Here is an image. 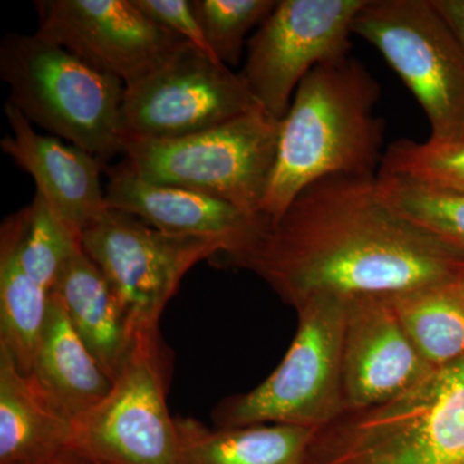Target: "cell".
<instances>
[{
  "instance_id": "1",
  "label": "cell",
  "mask_w": 464,
  "mask_h": 464,
  "mask_svg": "<svg viewBox=\"0 0 464 464\" xmlns=\"http://www.w3.org/2000/svg\"><path fill=\"white\" fill-rule=\"evenodd\" d=\"M252 271L295 310L333 295H392L464 274V261L384 203L377 176L314 182L246 249L225 259Z\"/></svg>"
},
{
  "instance_id": "2",
  "label": "cell",
  "mask_w": 464,
  "mask_h": 464,
  "mask_svg": "<svg viewBox=\"0 0 464 464\" xmlns=\"http://www.w3.org/2000/svg\"><path fill=\"white\" fill-rule=\"evenodd\" d=\"M381 88L356 58H333L311 70L280 121L276 160L261 217L274 222L304 188L335 174L377 176L383 121Z\"/></svg>"
},
{
  "instance_id": "3",
  "label": "cell",
  "mask_w": 464,
  "mask_h": 464,
  "mask_svg": "<svg viewBox=\"0 0 464 464\" xmlns=\"http://www.w3.org/2000/svg\"><path fill=\"white\" fill-rule=\"evenodd\" d=\"M0 78L7 102L33 125L103 163L123 154L125 85L38 34L7 33L0 43Z\"/></svg>"
},
{
  "instance_id": "4",
  "label": "cell",
  "mask_w": 464,
  "mask_h": 464,
  "mask_svg": "<svg viewBox=\"0 0 464 464\" xmlns=\"http://www.w3.org/2000/svg\"><path fill=\"white\" fill-rule=\"evenodd\" d=\"M279 134L280 121L257 109L179 139H125L123 163L149 181L209 195L262 218Z\"/></svg>"
},
{
  "instance_id": "5",
  "label": "cell",
  "mask_w": 464,
  "mask_h": 464,
  "mask_svg": "<svg viewBox=\"0 0 464 464\" xmlns=\"http://www.w3.org/2000/svg\"><path fill=\"white\" fill-rule=\"evenodd\" d=\"M297 313V333L279 366L217 408L221 429L276 423L317 430L343 413L346 298H313Z\"/></svg>"
},
{
  "instance_id": "6",
  "label": "cell",
  "mask_w": 464,
  "mask_h": 464,
  "mask_svg": "<svg viewBox=\"0 0 464 464\" xmlns=\"http://www.w3.org/2000/svg\"><path fill=\"white\" fill-rule=\"evenodd\" d=\"M353 33L371 43L411 91L432 141L464 139V52L432 0H366Z\"/></svg>"
},
{
  "instance_id": "7",
  "label": "cell",
  "mask_w": 464,
  "mask_h": 464,
  "mask_svg": "<svg viewBox=\"0 0 464 464\" xmlns=\"http://www.w3.org/2000/svg\"><path fill=\"white\" fill-rule=\"evenodd\" d=\"M82 246L114 290L134 338L159 332L161 314L188 270L227 253L219 241L164 234L110 208L84 228Z\"/></svg>"
},
{
  "instance_id": "8",
  "label": "cell",
  "mask_w": 464,
  "mask_h": 464,
  "mask_svg": "<svg viewBox=\"0 0 464 464\" xmlns=\"http://www.w3.org/2000/svg\"><path fill=\"white\" fill-rule=\"evenodd\" d=\"M163 357L159 332L136 335L109 395L78 423L79 451L88 462L181 464Z\"/></svg>"
},
{
  "instance_id": "9",
  "label": "cell",
  "mask_w": 464,
  "mask_h": 464,
  "mask_svg": "<svg viewBox=\"0 0 464 464\" xmlns=\"http://www.w3.org/2000/svg\"><path fill=\"white\" fill-rule=\"evenodd\" d=\"M261 109L240 74L188 44L125 85V139L169 140L203 132Z\"/></svg>"
},
{
  "instance_id": "10",
  "label": "cell",
  "mask_w": 464,
  "mask_h": 464,
  "mask_svg": "<svg viewBox=\"0 0 464 464\" xmlns=\"http://www.w3.org/2000/svg\"><path fill=\"white\" fill-rule=\"evenodd\" d=\"M366 0H277L246 43L241 78L259 108L282 121L304 76L350 54L353 23Z\"/></svg>"
},
{
  "instance_id": "11",
  "label": "cell",
  "mask_w": 464,
  "mask_h": 464,
  "mask_svg": "<svg viewBox=\"0 0 464 464\" xmlns=\"http://www.w3.org/2000/svg\"><path fill=\"white\" fill-rule=\"evenodd\" d=\"M38 34L92 69L130 85L190 44L134 0H39Z\"/></svg>"
},
{
  "instance_id": "12",
  "label": "cell",
  "mask_w": 464,
  "mask_h": 464,
  "mask_svg": "<svg viewBox=\"0 0 464 464\" xmlns=\"http://www.w3.org/2000/svg\"><path fill=\"white\" fill-rule=\"evenodd\" d=\"M431 371L406 334L391 295L346 299L344 411L383 404Z\"/></svg>"
},
{
  "instance_id": "13",
  "label": "cell",
  "mask_w": 464,
  "mask_h": 464,
  "mask_svg": "<svg viewBox=\"0 0 464 464\" xmlns=\"http://www.w3.org/2000/svg\"><path fill=\"white\" fill-rule=\"evenodd\" d=\"M106 206L141 219L146 225L176 237L219 241L234 257L246 248L264 219L200 192L149 181L121 163L108 169Z\"/></svg>"
},
{
  "instance_id": "14",
  "label": "cell",
  "mask_w": 464,
  "mask_h": 464,
  "mask_svg": "<svg viewBox=\"0 0 464 464\" xmlns=\"http://www.w3.org/2000/svg\"><path fill=\"white\" fill-rule=\"evenodd\" d=\"M5 114L11 133L0 141L2 151L33 177L36 192L82 237L84 228L108 209L101 181L106 163L72 143L36 132L9 102Z\"/></svg>"
},
{
  "instance_id": "15",
  "label": "cell",
  "mask_w": 464,
  "mask_h": 464,
  "mask_svg": "<svg viewBox=\"0 0 464 464\" xmlns=\"http://www.w3.org/2000/svg\"><path fill=\"white\" fill-rule=\"evenodd\" d=\"M81 457L74 418L0 346V464H63Z\"/></svg>"
},
{
  "instance_id": "16",
  "label": "cell",
  "mask_w": 464,
  "mask_h": 464,
  "mask_svg": "<svg viewBox=\"0 0 464 464\" xmlns=\"http://www.w3.org/2000/svg\"><path fill=\"white\" fill-rule=\"evenodd\" d=\"M51 295L114 382L132 350L134 335L108 279L83 248L70 259Z\"/></svg>"
},
{
  "instance_id": "17",
  "label": "cell",
  "mask_w": 464,
  "mask_h": 464,
  "mask_svg": "<svg viewBox=\"0 0 464 464\" xmlns=\"http://www.w3.org/2000/svg\"><path fill=\"white\" fill-rule=\"evenodd\" d=\"M32 374L76 423L106 399L114 383L52 295Z\"/></svg>"
},
{
  "instance_id": "18",
  "label": "cell",
  "mask_w": 464,
  "mask_h": 464,
  "mask_svg": "<svg viewBox=\"0 0 464 464\" xmlns=\"http://www.w3.org/2000/svg\"><path fill=\"white\" fill-rule=\"evenodd\" d=\"M24 224L25 208L8 216L0 227V346L20 371L32 374L51 293L27 274L21 261Z\"/></svg>"
},
{
  "instance_id": "19",
  "label": "cell",
  "mask_w": 464,
  "mask_h": 464,
  "mask_svg": "<svg viewBox=\"0 0 464 464\" xmlns=\"http://www.w3.org/2000/svg\"><path fill=\"white\" fill-rule=\"evenodd\" d=\"M181 464H304L315 430L290 424L208 429L176 418Z\"/></svg>"
},
{
  "instance_id": "20",
  "label": "cell",
  "mask_w": 464,
  "mask_h": 464,
  "mask_svg": "<svg viewBox=\"0 0 464 464\" xmlns=\"http://www.w3.org/2000/svg\"><path fill=\"white\" fill-rule=\"evenodd\" d=\"M406 334L431 369L464 356V274L391 295Z\"/></svg>"
},
{
  "instance_id": "21",
  "label": "cell",
  "mask_w": 464,
  "mask_h": 464,
  "mask_svg": "<svg viewBox=\"0 0 464 464\" xmlns=\"http://www.w3.org/2000/svg\"><path fill=\"white\" fill-rule=\"evenodd\" d=\"M377 188L395 212L433 235L464 261V195L384 172L377 174Z\"/></svg>"
},
{
  "instance_id": "22",
  "label": "cell",
  "mask_w": 464,
  "mask_h": 464,
  "mask_svg": "<svg viewBox=\"0 0 464 464\" xmlns=\"http://www.w3.org/2000/svg\"><path fill=\"white\" fill-rule=\"evenodd\" d=\"M83 248L82 237L36 192L25 208L20 256L27 274L52 292L70 259Z\"/></svg>"
},
{
  "instance_id": "23",
  "label": "cell",
  "mask_w": 464,
  "mask_h": 464,
  "mask_svg": "<svg viewBox=\"0 0 464 464\" xmlns=\"http://www.w3.org/2000/svg\"><path fill=\"white\" fill-rule=\"evenodd\" d=\"M380 172L396 174L432 188L464 195V140H400L384 151Z\"/></svg>"
},
{
  "instance_id": "24",
  "label": "cell",
  "mask_w": 464,
  "mask_h": 464,
  "mask_svg": "<svg viewBox=\"0 0 464 464\" xmlns=\"http://www.w3.org/2000/svg\"><path fill=\"white\" fill-rule=\"evenodd\" d=\"M276 5L277 0H192L210 51L230 69L239 65L246 35Z\"/></svg>"
},
{
  "instance_id": "25",
  "label": "cell",
  "mask_w": 464,
  "mask_h": 464,
  "mask_svg": "<svg viewBox=\"0 0 464 464\" xmlns=\"http://www.w3.org/2000/svg\"><path fill=\"white\" fill-rule=\"evenodd\" d=\"M134 3L159 25L181 36L201 53L219 63L208 45L190 0H134Z\"/></svg>"
},
{
  "instance_id": "26",
  "label": "cell",
  "mask_w": 464,
  "mask_h": 464,
  "mask_svg": "<svg viewBox=\"0 0 464 464\" xmlns=\"http://www.w3.org/2000/svg\"><path fill=\"white\" fill-rule=\"evenodd\" d=\"M464 52V0H432Z\"/></svg>"
},
{
  "instance_id": "27",
  "label": "cell",
  "mask_w": 464,
  "mask_h": 464,
  "mask_svg": "<svg viewBox=\"0 0 464 464\" xmlns=\"http://www.w3.org/2000/svg\"><path fill=\"white\" fill-rule=\"evenodd\" d=\"M90 463L91 462H88V460L85 459V458L81 457V458H76V459L72 460V462H67V463H63V464H90Z\"/></svg>"
},
{
  "instance_id": "28",
  "label": "cell",
  "mask_w": 464,
  "mask_h": 464,
  "mask_svg": "<svg viewBox=\"0 0 464 464\" xmlns=\"http://www.w3.org/2000/svg\"><path fill=\"white\" fill-rule=\"evenodd\" d=\"M90 464H92V463H90Z\"/></svg>"
},
{
  "instance_id": "29",
  "label": "cell",
  "mask_w": 464,
  "mask_h": 464,
  "mask_svg": "<svg viewBox=\"0 0 464 464\" xmlns=\"http://www.w3.org/2000/svg\"><path fill=\"white\" fill-rule=\"evenodd\" d=\"M464 140V139H463Z\"/></svg>"
}]
</instances>
